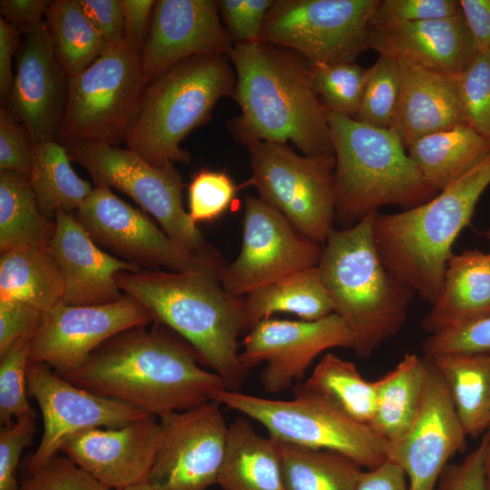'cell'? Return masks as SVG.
Wrapping results in <instances>:
<instances>
[{"instance_id":"cell-31","label":"cell","mask_w":490,"mask_h":490,"mask_svg":"<svg viewBox=\"0 0 490 490\" xmlns=\"http://www.w3.org/2000/svg\"><path fill=\"white\" fill-rule=\"evenodd\" d=\"M64 283L46 247H27L2 252L0 299L26 303L44 312L63 300Z\"/></svg>"},{"instance_id":"cell-37","label":"cell","mask_w":490,"mask_h":490,"mask_svg":"<svg viewBox=\"0 0 490 490\" xmlns=\"http://www.w3.org/2000/svg\"><path fill=\"white\" fill-rule=\"evenodd\" d=\"M284 490H356L362 467L328 450L280 444Z\"/></svg>"},{"instance_id":"cell-20","label":"cell","mask_w":490,"mask_h":490,"mask_svg":"<svg viewBox=\"0 0 490 490\" xmlns=\"http://www.w3.org/2000/svg\"><path fill=\"white\" fill-rule=\"evenodd\" d=\"M22 33L8 109L34 144L57 141L68 77L55 56L45 20Z\"/></svg>"},{"instance_id":"cell-21","label":"cell","mask_w":490,"mask_h":490,"mask_svg":"<svg viewBox=\"0 0 490 490\" xmlns=\"http://www.w3.org/2000/svg\"><path fill=\"white\" fill-rule=\"evenodd\" d=\"M212 0H158L148 35L140 52L149 84L176 64L197 55L225 54L233 40L220 20Z\"/></svg>"},{"instance_id":"cell-34","label":"cell","mask_w":490,"mask_h":490,"mask_svg":"<svg viewBox=\"0 0 490 490\" xmlns=\"http://www.w3.org/2000/svg\"><path fill=\"white\" fill-rule=\"evenodd\" d=\"M66 147L57 141L33 145L31 187L40 211L74 213L93 192L92 184L74 171Z\"/></svg>"},{"instance_id":"cell-38","label":"cell","mask_w":490,"mask_h":490,"mask_svg":"<svg viewBox=\"0 0 490 490\" xmlns=\"http://www.w3.org/2000/svg\"><path fill=\"white\" fill-rule=\"evenodd\" d=\"M309 74L312 87L327 111L351 118L357 116L368 68L356 61L316 64H309Z\"/></svg>"},{"instance_id":"cell-58","label":"cell","mask_w":490,"mask_h":490,"mask_svg":"<svg viewBox=\"0 0 490 490\" xmlns=\"http://www.w3.org/2000/svg\"><path fill=\"white\" fill-rule=\"evenodd\" d=\"M120 490H155V489L148 482H142V483L135 484L132 485H129Z\"/></svg>"},{"instance_id":"cell-13","label":"cell","mask_w":490,"mask_h":490,"mask_svg":"<svg viewBox=\"0 0 490 490\" xmlns=\"http://www.w3.org/2000/svg\"><path fill=\"white\" fill-rule=\"evenodd\" d=\"M73 214L99 247L142 270L164 267L174 272L204 271L220 277L226 266L221 256L204 257L178 246L144 211L126 203L108 187L94 186Z\"/></svg>"},{"instance_id":"cell-11","label":"cell","mask_w":490,"mask_h":490,"mask_svg":"<svg viewBox=\"0 0 490 490\" xmlns=\"http://www.w3.org/2000/svg\"><path fill=\"white\" fill-rule=\"evenodd\" d=\"M251 177L247 184L303 235L323 245L336 217L335 156H301L287 143L247 144Z\"/></svg>"},{"instance_id":"cell-4","label":"cell","mask_w":490,"mask_h":490,"mask_svg":"<svg viewBox=\"0 0 490 490\" xmlns=\"http://www.w3.org/2000/svg\"><path fill=\"white\" fill-rule=\"evenodd\" d=\"M376 212L350 227L332 229L318 264L334 313L349 328L352 350L362 358L400 331L416 294L381 260L373 232Z\"/></svg>"},{"instance_id":"cell-57","label":"cell","mask_w":490,"mask_h":490,"mask_svg":"<svg viewBox=\"0 0 490 490\" xmlns=\"http://www.w3.org/2000/svg\"><path fill=\"white\" fill-rule=\"evenodd\" d=\"M482 442L485 447V456L488 475L490 474V426L484 436Z\"/></svg>"},{"instance_id":"cell-8","label":"cell","mask_w":490,"mask_h":490,"mask_svg":"<svg viewBox=\"0 0 490 490\" xmlns=\"http://www.w3.org/2000/svg\"><path fill=\"white\" fill-rule=\"evenodd\" d=\"M293 393V399L277 400L221 389L211 400L260 423L278 443L336 452L366 469L387 460L390 445L369 426L350 419L300 384Z\"/></svg>"},{"instance_id":"cell-17","label":"cell","mask_w":490,"mask_h":490,"mask_svg":"<svg viewBox=\"0 0 490 490\" xmlns=\"http://www.w3.org/2000/svg\"><path fill=\"white\" fill-rule=\"evenodd\" d=\"M26 389L37 402L44 421L43 436L29 459L28 473L58 455L64 445L81 432L120 427L150 415L130 404L87 391L41 363H28Z\"/></svg>"},{"instance_id":"cell-16","label":"cell","mask_w":490,"mask_h":490,"mask_svg":"<svg viewBox=\"0 0 490 490\" xmlns=\"http://www.w3.org/2000/svg\"><path fill=\"white\" fill-rule=\"evenodd\" d=\"M209 401L159 417L161 445L147 481L155 490H207L218 483L229 426Z\"/></svg>"},{"instance_id":"cell-2","label":"cell","mask_w":490,"mask_h":490,"mask_svg":"<svg viewBox=\"0 0 490 490\" xmlns=\"http://www.w3.org/2000/svg\"><path fill=\"white\" fill-rule=\"evenodd\" d=\"M228 57L236 71L234 98L241 110L230 122L236 140L245 145L291 141L307 156L334 154L326 109L302 56L258 41L235 43Z\"/></svg>"},{"instance_id":"cell-22","label":"cell","mask_w":490,"mask_h":490,"mask_svg":"<svg viewBox=\"0 0 490 490\" xmlns=\"http://www.w3.org/2000/svg\"><path fill=\"white\" fill-rule=\"evenodd\" d=\"M162 426L149 415L114 428H93L70 438L61 453L113 490L146 482L162 440Z\"/></svg>"},{"instance_id":"cell-47","label":"cell","mask_w":490,"mask_h":490,"mask_svg":"<svg viewBox=\"0 0 490 490\" xmlns=\"http://www.w3.org/2000/svg\"><path fill=\"white\" fill-rule=\"evenodd\" d=\"M219 12L236 43L258 42L272 0H220Z\"/></svg>"},{"instance_id":"cell-30","label":"cell","mask_w":490,"mask_h":490,"mask_svg":"<svg viewBox=\"0 0 490 490\" xmlns=\"http://www.w3.org/2000/svg\"><path fill=\"white\" fill-rule=\"evenodd\" d=\"M428 360L407 353L388 373L374 381L375 409L370 427L390 446L408 431L417 414Z\"/></svg>"},{"instance_id":"cell-55","label":"cell","mask_w":490,"mask_h":490,"mask_svg":"<svg viewBox=\"0 0 490 490\" xmlns=\"http://www.w3.org/2000/svg\"><path fill=\"white\" fill-rule=\"evenodd\" d=\"M356 490H409L402 468L390 460L360 473Z\"/></svg>"},{"instance_id":"cell-29","label":"cell","mask_w":490,"mask_h":490,"mask_svg":"<svg viewBox=\"0 0 490 490\" xmlns=\"http://www.w3.org/2000/svg\"><path fill=\"white\" fill-rule=\"evenodd\" d=\"M406 149L427 183L439 192L490 153V140L463 124L422 136Z\"/></svg>"},{"instance_id":"cell-27","label":"cell","mask_w":490,"mask_h":490,"mask_svg":"<svg viewBox=\"0 0 490 490\" xmlns=\"http://www.w3.org/2000/svg\"><path fill=\"white\" fill-rule=\"evenodd\" d=\"M217 485L221 490H284L279 443L259 435L249 417L235 419Z\"/></svg>"},{"instance_id":"cell-15","label":"cell","mask_w":490,"mask_h":490,"mask_svg":"<svg viewBox=\"0 0 490 490\" xmlns=\"http://www.w3.org/2000/svg\"><path fill=\"white\" fill-rule=\"evenodd\" d=\"M152 321L151 312L125 294L104 305L73 306L60 301L43 313L30 343L29 362L44 364L63 377L84 365L111 338Z\"/></svg>"},{"instance_id":"cell-41","label":"cell","mask_w":490,"mask_h":490,"mask_svg":"<svg viewBox=\"0 0 490 490\" xmlns=\"http://www.w3.org/2000/svg\"><path fill=\"white\" fill-rule=\"evenodd\" d=\"M456 81L467 124L490 140V49L477 53Z\"/></svg>"},{"instance_id":"cell-33","label":"cell","mask_w":490,"mask_h":490,"mask_svg":"<svg viewBox=\"0 0 490 490\" xmlns=\"http://www.w3.org/2000/svg\"><path fill=\"white\" fill-rule=\"evenodd\" d=\"M55 230L39 209L28 175L0 171V250L47 247Z\"/></svg>"},{"instance_id":"cell-42","label":"cell","mask_w":490,"mask_h":490,"mask_svg":"<svg viewBox=\"0 0 490 490\" xmlns=\"http://www.w3.org/2000/svg\"><path fill=\"white\" fill-rule=\"evenodd\" d=\"M236 191V185L226 172L201 170L188 188L191 220L197 224L220 218L230 208Z\"/></svg>"},{"instance_id":"cell-52","label":"cell","mask_w":490,"mask_h":490,"mask_svg":"<svg viewBox=\"0 0 490 490\" xmlns=\"http://www.w3.org/2000/svg\"><path fill=\"white\" fill-rule=\"evenodd\" d=\"M154 0H119L124 42L140 54L149 33Z\"/></svg>"},{"instance_id":"cell-14","label":"cell","mask_w":490,"mask_h":490,"mask_svg":"<svg viewBox=\"0 0 490 490\" xmlns=\"http://www.w3.org/2000/svg\"><path fill=\"white\" fill-rule=\"evenodd\" d=\"M322 245L299 232L261 198L246 196L241 248L220 282L236 297L297 271L317 267Z\"/></svg>"},{"instance_id":"cell-1","label":"cell","mask_w":490,"mask_h":490,"mask_svg":"<svg viewBox=\"0 0 490 490\" xmlns=\"http://www.w3.org/2000/svg\"><path fill=\"white\" fill-rule=\"evenodd\" d=\"M199 360L191 347L140 327L111 338L63 377L161 417L201 406L227 389L223 379L201 368Z\"/></svg>"},{"instance_id":"cell-32","label":"cell","mask_w":490,"mask_h":490,"mask_svg":"<svg viewBox=\"0 0 490 490\" xmlns=\"http://www.w3.org/2000/svg\"><path fill=\"white\" fill-rule=\"evenodd\" d=\"M429 359L446 384L466 435L485 433L490 426V354L456 353Z\"/></svg>"},{"instance_id":"cell-9","label":"cell","mask_w":490,"mask_h":490,"mask_svg":"<svg viewBox=\"0 0 490 490\" xmlns=\"http://www.w3.org/2000/svg\"><path fill=\"white\" fill-rule=\"evenodd\" d=\"M146 86L140 54L125 42L109 45L85 71L68 77L57 142L116 146L126 141Z\"/></svg>"},{"instance_id":"cell-50","label":"cell","mask_w":490,"mask_h":490,"mask_svg":"<svg viewBox=\"0 0 490 490\" xmlns=\"http://www.w3.org/2000/svg\"><path fill=\"white\" fill-rule=\"evenodd\" d=\"M437 485V490H488V472L483 442L460 463L447 466Z\"/></svg>"},{"instance_id":"cell-40","label":"cell","mask_w":490,"mask_h":490,"mask_svg":"<svg viewBox=\"0 0 490 490\" xmlns=\"http://www.w3.org/2000/svg\"><path fill=\"white\" fill-rule=\"evenodd\" d=\"M31 340L22 339L0 356L1 426L24 416L35 417V412L26 397V369Z\"/></svg>"},{"instance_id":"cell-45","label":"cell","mask_w":490,"mask_h":490,"mask_svg":"<svg viewBox=\"0 0 490 490\" xmlns=\"http://www.w3.org/2000/svg\"><path fill=\"white\" fill-rule=\"evenodd\" d=\"M460 13L456 0H380L372 26L442 19Z\"/></svg>"},{"instance_id":"cell-44","label":"cell","mask_w":490,"mask_h":490,"mask_svg":"<svg viewBox=\"0 0 490 490\" xmlns=\"http://www.w3.org/2000/svg\"><path fill=\"white\" fill-rule=\"evenodd\" d=\"M425 357L456 353L490 354V317L430 334L424 341Z\"/></svg>"},{"instance_id":"cell-19","label":"cell","mask_w":490,"mask_h":490,"mask_svg":"<svg viewBox=\"0 0 490 490\" xmlns=\"http://www.w3.org/2000/svg\"><path fill=\"white\" fill-rule=\"evenodd\" d=\"M427 360L417 414L387 456L405 472L409 490H436L448 461L466 447L467 436L442 375Z\"/></svg>"},{"instance_id":"cell-39","label":"cell","mask_w":490,"mask_h":490,"mask_svg":"<svg viewBox=\"0 0 490 490\" xmlns=\"http://www.w3.org/2000/svg\"><path fill=\"white\" fill-rule=\"evenodd\" d=\"M400 90L397 60L379 55L368 68V78L356 120L388 129L397 109Z\"/></svg>"},{"instance_id":"cell-48","label":"cell","mask_w":490,"mask_h":490,"mask_svg":"<svg viewBox=\"0 0 490 490\" xmlns=\"http://www.w3.org/2000/svg\"><path fill=\"white\" fill-rule=\"evenodd\" d=\"M33 142L6 106L0 109V171H13L29 175Z\"/></svg>"},{"instance_id":"cell-6","label":"cell","mask_w":490,"mask_h":490,"mask_svg":"<svg viewBox=\"0 0 490 490\" xmlns=\"http://www.w3.org/2000/svg\"><path fill=\"white\" fill-rule=\"evenodd\" d=\"M335 165V219L345 228L385 205L416 207L438 191L423 177L391 128L326 110Z\"/></svg>"},{"instance_id":"cell-18","label":"cell","mask_w":490,"mask_h":490,"mask_svg":"<svg viewBox=\"0 0 490 490\" xmlns=\"http://www.w3.org/2000/svg\"><path fill=\"white\" fill-rule=\"evenodd\" d=\"M240 353L249 370L266 362L260 381L263 389L278 394L301 379L314 359L332 348L353 349V336L336 313L318 320L270 318L256 324L244 338Z\"/></svg>"},{"instance_id":"cell-51","label":"cell","mask_w":490,"mask_h":490,"mask_svg":"<svg viewBox=\"0 0 490 490\" xmlns=\"http://www.w3.org/2000/svg\"><path fill=\"white\" fill-rule=\"evenodd\" d=\"M83 12L108 45L124 42L119 0H77Z\"/></svg>"},{"instance_id":"cell-54","label":"cell","mask_w":490,"mask_h":490,"mask_svg":"<svg viewBox=\"0 0 490 490\" xmlns=\"http://www.w3.org/2000/svg\"><path fill=\"white\" fill-rule=\"evenodd\" d=\"M20 34L15 25L0 19V96L3 106L8 103L13 85L12 58L19 48Z\"/></svg>"},{"instance_id":"cell-28","label":"cell","mask_w":490,"mask_h":490,"mask_svg":"<svg viewBox=\"0 0 490 490\" xmlns=\"http://www.w3.org/2000/svg\"><path fill=\"white\" fill-rule=\"evenodd\" d=\"M276 313L302 320H318L334 313L318 266L302 270L261 286L245 296V331Z\"/></svg>"},{"instance_id":"cell-53","label":"cell","mask_w":490,"mask_h":490,"mask_svg":"<svg viewBox=\"0 0 490 490\" xmlns=\"http://www.w3.org/2000/svg\"><path fill=\"white\" fill-rule=\"evenodd\" d=\"M460 9L477 53L490 49V0H460Z\"/></svg>"},{"instance_id":"cell-36","label":"cell","mask_w":490,"mask_h":490,"mask_svg":"<svg viewBox=\"0 0 490 490\" xmlns=\"http://www.w3.org/2000/svg\"><path fill=\"white\" fill-rule=\"evenodd\" d=\"M45 18L55 56L67 77L85 71L109 46L77 0L50 1Z\"/></svg>"},{"instance_id":"cell-26","label":"cell","mask_w":490,"mask_h":490,"mask_svg":"<svg viewBox=\"0 0 490 490\" xmlns=\"http://www.w3.org/2000/svg\"><path fill=\"white\" fill-rule=\"evenodd\" d=\"M490 317V255L479 250L453 254L440 292L423 322L436 334Z\"/></svg>"},{"instance_id":"cell-23","label":"cell","mask_w":490,"mask_h":490,"mask_svg":"<svg viewBox=\"0 0 490 490\" xmlns=\"http://www.w3.org/2000/svg\"><path fill=\"white\" fill-rule=\"evenodd\" d=\"M54 234L47 250L63 276V300L73 306L104 305L122 299L115 276L138 272L140 267L103 250L78 223L73 213L57 211Z\"/></svg>"},{"instance_id":"cell-35","label":"cell","mask_w":490,"mask_h":490,"mask_svg":"<svg viewBox=\"0 0 490 490\" xmlns=\"http://www.w3.org/2000/svg\"><path fill=\"white\" fill-rule=\"evenodd\" d=\"M300 385L350 419L370 426L375 409L374 381L366 380L354 363L328 353Z\"/></svg>"},{"instance_id":"cell-24","label":"cell","mask_w":490,"mask_h":490,"mask_svg":"<svg viewBox=\"0 0 490 490\" xmlns=\"http://www.w3.org/2000/svg\"><path fill=\"white\" fill-rule=\"evenodd\" d=\"M369 49L456 75L477 51L462 12L442 19L372 26Z\"/></svg>"},{"instance_id":"cell-25","label":"cell","mask_w":490,"mask_h":490,"mask_svg":"<svg viewBox=\"0 0 490 490\" xmlns=\"http://www.w3.org/2000/svg\"><path fill=\"white\" fill-rule=\"evenodd\" d=\"M397 62L400 90L390 128L406 148L422 136L467 124L456 75L407 60Z\"/></svg>"},{"instance_id":"cell-3","label":"cell","mask_w":490,"mask_h":490,"mask_svg":"<svg viewBox=\"0 0 490 490\" xmlns=\"http://www.w3.org/2000/svg\"><path fill=\"white\" fill-rule=\"evenodd\" d=\"M122 291L182 337L199 359L240 391L248 371L240 361L239 335L245 331L244 299L230 294L220 277L204 271H121Z\"/></svg>"},{"instance_id":"cell-7","label":"cell","mask_w":490,"mask_h":490,"mask_svg":"<svg viewBox=\"0 0 490 490\" xmlns=\"http://www.w3.org/2000/svg\"><path fill=\"white\" fill-rule=\"evenodd\" d=\"M225 54L197 55L147 84L126 142L155 165L190 162L181 141L205 122L219 99L235 96L236 77Z\"/></svg>"},{"instance_id":"cell-56","label":"cell","mask_w":490,"mask_h":490,"mask_svg":"<svg viewBox=\"0 0 490 490\" xmlns=\"http://www.w3.org/2000/svg\"><path fill=\"white\" fill-rule=\"evenodd\" d=\"M49 4L46 0H1L0 11L2 18L22 33L44 20Z\"/></svg>"},{"instance_id":"cell-12","label":"cell","mask_w":490,"mask_h":490,"mask_svg":"<svg viewBox=\"0 0 490 490\" xmlns=\"http://www.w3.org/2000/svg\"><path fill=\"white\" fill-rule=\"evenodd\" d=\"M380 0H280L269 10L260 42L289 48L309 64L356 61L369 49Z\"/></svg>"},{"instance_id":"cell-43","label":"cell","mask_w":490,"mask_h":490,"mask_svg":"<svg viewBox=\"0 0 490 490\" xmlns=\"http://www.w3.org/2000/svg\"><path fill=\"white\" fill-rule=\"evenodd\" d=\"M19 490H113L66 456L56 455L28 473Z\"/></svg>"},{"instance_id":"cell-5","label":"cell","mask_w":490,"mask_h":490,"mask_svg":"<svg viewBox=\"0 0 490 490\" xmlns=\"http://www.w3.org/2000/svg\"><path fill=\"white\" fill-rule=\"evenodd\" d=\"M490 185V153L429 201L396 213L377 211L373 232L387 268L431 305L452 247Z\"/></svg>"},{"instance_id":"cell-46","label":"cell","mask_w":490,"mask_h":490,"mask_svg":"<svg viewBox=\"0 0 490 490\" xmlns=\"http://www.w3.org/2000/svg\"><path fill=\"white\" fill-rule=\"evenodd\" d=\"M35 417L24 416L0 428V490H19L16 471L21 454L35 433Z\"/></svg>"},{"instance_id":"cell-60","label":"cell","mask_w":490,"mask_h":490,"mask_svg":"<svg viewBox=\"0 0 490 490\" xmlns=\"http://www.w3.org/2000/svg\"><path fill=\"white\" fill-rule=\"evenodd\" d=\"M488 490H490V474L488 475Z\"/></svg>"},{"instance_id":"cell-59","label":"cell","mask_w":490,"mask_h":490,"mask_svg":"<svg viewBox=\"0 0 490 490\" xmlns=\"http://www.w3.org/2000/svg\"><path fill=\"white\" fill-rule=\"evenodd\" d=\"M485 237L489 240L490 242V229L486 230L485 231ZM489 255H490V252H489Z\"/></svg>"},{"instance_id":"cell-49","label":"cell","mask_w":490,"mask_h":490,"mask_svg":"<svg viewBox=\"0 0 490 490\" xmlns=\"http://www.w3.org/2000/svg\"><path fill=\"white\" fill-rule=\"evenodd\" d=\"M41 310L15 299H0V356L16 342L32 339L42 320Z\"/></svg>"},{"instance_id":"cell-10","label":"cell","mask_w":490,"mask_h":490,"mask_svg":"<svg viewBox=\"0 0 490 490\" xmlns=\"http://www.w3.org/2000/svg\"><path fill=\"white\" fill-rule=\"evenodd\" d=\"M64 145L71 160L88 172L95 186L127 194L178 246L193 254L220 257L184 210L183 183L173 163L155 165L129 148L106 143Z\"/></svg>"}]
</instances>
